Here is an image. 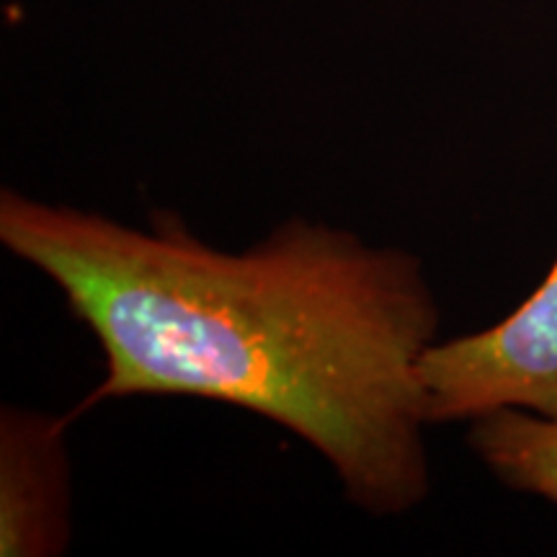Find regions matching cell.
Returning <instances> with one entry per match:
<instances>
[{"label": "cell", "mask_w": 557, "mask_h": 557, "mask_svg": "<svg viewBox=\"0 0 557 557\" xmlns=\"http://www.w3.org/2000/svg\"><path fill=\"white\" fill-rule=\"evenodd\" d=\"M0 243L103 351L107 374L67 423L129 395L218 400L310 444L374 517L426 500L418 361L438 308L418 256L302 218L227 253L178 214L132 227L13 189L0 194Z\"/></svg>", "instance_id": "1"}, {"label": "cell", "mask_w": 557, "mask_h": 557, "mask_svg": "<svg viewBox=\"0 0 557 557\" xmlns=\"http://www.w3.org/2000/svg\"><path fill=\"white\" fill-rule=\"evenodd\" d=\"M468 444L500 483L557 504V418L493 410L472 418Z\"/></svg>", "instance_id": "4"}, {"label": "cell", "mask_w": 557, "mask_h": 557, "mask_svg": "<svg viewBox=\"0 0 557 557\" xmlns=\"http://www.w3.org/2000/svg\"><path fill=\"white\" fill-rule=\"evenodd\" d=\"M418 387L429 426L504 408L557 418V256L540 287L500 323L434 341L418 361Z\"/></svg>", "instance_id": "2"}, {"label": "cell", "mask_w": 557, "mask_h": 557, "mask_svg": "<svg viewBox=\"0 0 557 557\" xmlns=\"http://www.w3.org/2000/svg\"><path fill=\"white\" fill-rule=\"evenodd\" d=\"M65 416L0 408V557H58L70 545L73 480Z\"/></svg>", "instance_id": "3"}]
</instances>
